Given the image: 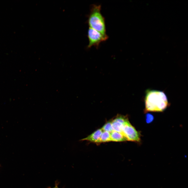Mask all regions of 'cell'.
<instances>
[{
    "label": "cell",
    "instance_id": "cell-2",
    "mask_svg": "<svg viewBox=\"0 0 188 188\" xmlns=\"http://www.w3.org/2000/svg\"><path fill=\"white\" fill-rule=\"evenodd\" d=\"M100 5H92L89 14L87 23L89 27L100 33L105 37H108L106 34L105 19L101 13Z\"/></svg>",
    "mask_w": 188,
    "mask_h": 188
},
{
    "label": "cell",
    "instance_id": "cell-6",
    "mask_svg": "<svg viewBox=\"0 0 188 188\" xmlns=\"http://www.w3.org/2000/svg\"><path fill=\"white\" fill-rule=\"evenodd\" d=\"M103 132L101 128L98 129L87 137L80 140L79 141L86 140L96 144H100L101 143V137Z\"/></svg>",
    "mask_w": 188,
    "mask_h": 188
},
{
    "label": "cell",
    "instance_id": "cell-9",
    "mask_svg": "<svg viewBox=\"0 0 188 188\" xmlns=\"http://www.w3.org/2000/svg\"><path fill=\"white\" fill-rule=\"evenodd\" d=\"M112 119L107 121L101 128L103 131H107L110 133L113 130L112 126Z\"/></svg>",
    "mask_w": 188,
    "mask_h": 188
},
{
    "label": "cell",
    "instance_id": "cell-8",
    "mask_svg": "<svg viewBox=\"0 0 188 188\" xmlns=\"http://www.w3.org/2000/svg\"><path fill=\"white\" fill-rule=\"evenodd\" d=\"M100 142H107L111 141L110 133L103 131L100 138Z\"/></svg>",
    "mask_w": 188,
    "mask_h": 188
},
{
    "label": "cell",
    "instance_id": "cell-5",
    "mask_svg": "<svg viewBox=\"0 0 188 188\" xmlns=\"http://www.w3.org/2000/svg\"><path fill=\"white\" fill-rule=\"evenodd\" d=\"M128 119L127 116L119 114L112 119V126L113 131L122 133V129L124 124Z\"/></svg>",
    "mask_w": 188,
    "mask_h": 188
},
{
    "label": "cell",
    "instance_id": "cell-4",
    "mask_svg": "<svg viewBox=\"0 0 188 188\" xmlns=\"http://www.w3.org/2000/svg\"><path fill=\"white\" fill-rule=\"evenodd\" d=\"M89 43L88 48L94 46L98 48L100 44L106 40L108 37H105L96 30L89 27L87 33Z\"/></svg>",
    "mask_w": 188,
    "mask_h": 188
},
{
    "label": "cell",
    "instance_id": "cell-10",
    "mask_svg": "<svg viewBox=\"0 0 188 188\" xmlns=\"http://www.w3.org/2000/svg\"><path fill=\"white\" fill-rule=\"evenodd\" d=\"M154 119V117L152 115L148 113L146 115V121L147 123H149L151 122Z\"/></svg>",
    "mask_w": 188,
    "mask_h": 188
},
{
    "label": "cell",
    "instance_id": "cell-11",
    "mask_svg": "<svg viewBox=\"0 0 188 188\" xmlns=\"http://www.w3.org/2000/svg\"><path fill=\"white\" fill-rule=\"evenodd\" d=\"M49 188H59L58 186V184L56 183V184L55 187H52V188L50 187Z\"/></svg>",
    "mask_w": 188,
    "mask_h": 188
},
{
    "label": "cell",
    "instance_id": "cell-7",
    "mask_svg": "<svg viewBox=\"0 0 188 188\" xmlns=\"http://www.w3.org/2000/svg\"><path fill=\"white\" fill-rule=\"evenodd\" d=\"M111 141L122 142L128 141L123 134L116 131H113L110 133Z\"/></svg>",
    "mask_w": 188,
    "mask_h": 188
},
{
    "label": "cell",
    "instance_id": "cell-3",
    "mask_svg": "<svg viewBox=\"0 0 188 188\" xmlns=\"http://www.w3.org/2000/svg\"><path fill=\"white\" fill-rule=\"evenodd\" d=\"M122 133L127 138L128 141L139 143L140 134L130 123L129 120L124 125Z\"/></svg>",
    "mask_w": 188,
    "mask_h": 188
},
{
    "label": "cell",
    "instance_id": "cell-1",
    "mask_svg": "<svg viewBox=\"0 0 188 188\" xmlns=\"http://www.w3.org/2000/svg\"><path fill=\"white\" fill-rule=\"evenodd\" d=\"M144 111L162 112L169 105L167 97L163 91L148 89L144 98Z\"/></svg>",
    "mask_w": 188,
    "mask_h": 188
}]
</instances>
